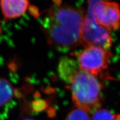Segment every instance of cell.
<instances>
[{
	"instance_id": "obj_1",
	"label": "cell",
	"mask_w": 120,
	"mask_h": 120,
	"mask_svg": "<svg viewBox=\"0 0 120 120\" xmlns=\"http://www.w3.org/2000/svg\"><path fill=\"white\" fill-rule=\"evenodd\" d=\"M84 19L83 10L72 6H53L49 9L43 22L49 45L61 51H67L82 45Z\"/></svg>"
},
{
	"instance_id": "obj_2",
	"label": "cell",
	"mask_w": 120,
	"mask_h": 120,
	"mask_svg": "<svg viewBox=\"0 0 120 120\" xmlns=\"http://www.w3.org/2000/svg\"><path fill=\"white\" fill-rule=\"evenodd\" d=\"M73 103L87 112H94L101 106L102 84L95 76L79 70L70 81Z\"/></svg>"
},
{
	"instance_id": "obj_3",
	"label": "cell",
	"mask_w": 120,
	"mask_h": 120,
	"mask_svg": "<svg viewBox=\"0 0 120 120\" xmlns=\"http://www.w3.org/2000/svg\"><path fill=\"white\" fill-rule=\"evenodd\" d=\"M111 52L96 46H88L77 55L79 68L94 76H98L108 67Z\"/></svg>"
},
{
	"instance_id": "obj_4",
	"label": "cell",
	"mask_w": 120,
	"mask_h": 120,
	"mask_svg": "<svg viewBox=\"0 0 120 120\" xmlns=\"http://www.w3.org/2000/svg\"><path fill=\"white\" fill-rule=\"evenodd\" d=\"M81 41L85 47L96 46L107 49L111 46L112 39L109 30L98 25L94 19L85 17L81 31Z\"/></svg>"
},
{
	"instance_id": "obj_5",
	"label": "cell",
	"mask_w": 120,
	"mask_h": 120,
	"mask_svg": "<svg viewBox=\"0 0 120 120\" xmlns=\"http://www.w3.org/2000/svg\"><path fill=\"white\" fill-rule=\"evenodd\" d=\"M94 20L109 31H116L120 26V9L118 4L100 1L92 9Z\"/></svg>"
},
{
	"instance_id": "obj_6",
	"label": "cell",
	"mask_w": 120,
	"mask_h": 120,
	"mask_svg": "<svg viewBox=\"0 0 120 120\" xmlns=\"http://www.w3.org/2000/svg\"><path fill=\"white\" fill-rule=\"evenodd\" d=\"M29 5L28 0H1L0 6L4 17L18 18L26 12Z\"/></svg>"
},
{
	"instance_id": "obj_7",
	"label": "cell",
	"mask_w": 120,
	"mask_h": 120,
	"mask_svg": "<svg viewBox=\"0 0 120 120\" xmlns=\"http://www.w3.org/2000/svg\"><path fill=\"white\" fill-rule=\"evenodd\" d=\"M79 70L78 63L68 57L62 58L58 67V71L60 77L68 83H70L72 78Z\"/></svg>"
},
{
	"instance_id": "obj_8",
	"label": "cell",
	"mask_w": 120,
	"mask_h": 120,
	"mask_svg": "<svg viewBox=\"0 0 120 120\" xmlns=\"http://www.w3.org/2000/svg\"><path fill=\"white\" fill-rule=\"evenodd\" d=\"M14 90L10 82L0 78V108L4 107L12 100Z\"/></svg>"
},
{
	"instance_id": "obj_9",
	"label": "cell",
	"mask_w": 120,
	"mask_h": 120,
	"mask_svg": "<svg viewBox=\"0 0 120 120\" xmlns=\"http://www.w3.org/2000/svg\"><path fill=\"white\" fill-rule=\"evenodd\" d=\"M65 120H91V118L88 112L77 107L69 112Z\"/></svg>"
},
{
	"instance_id": "obj_10",
	"label": "cell",
	"mask_w": 120,
	"mask_h": 120,
	"mask_svg": "<svg viewBox=\"0 0 120 120\" xmlns=\"http://www.w3.org/2000/svg\"><path fill=\"white\" fill-rule=\"evenodd\" d=\"M116 115L106 109H98L93 113L91 120H115Z\"/></svg>"
},
{
	"instance_id": "obj_11",
	"label": "cell",
	"mask_w": 120,
	"mask_h": 120,
	"mask_svg": "<svg viewBox=\"0 0 120 120\" xmlns=\"http://www.w3.org/2000/svg\"><path fill=\"white\" fill-rule=\"evenodd\" d=\"M48 107V103L45 100L42 99L34 100L31 103V109L35 112L43 111Z\"/></svg>"
},
{
	"instance_id": "obj_12",
	"label": "cell",
	"mask_w": 120,
	"mask_h": 120,
	"mask_svg": "<svg viewBox=\"0 0 120 120\" xmlns=\"http://www.w3.org/2000/svg\"><path fill=\"white\" fill-rule=\"evenodd\" d=\"M30 10H31V13H32L33 15H34V16H36V17L39 15L38 12V9H36L35 7H30Z\"/></svg>"
},
{
	"instance_id": "obj_13",
	"label": "cell",
	"mask_w": 120,
	"mask_h": 120,
	"mask_svg": "<svg viewBox=\"0 0 120 120\" xmlns=\"http://www.w3.org/2000/svg\"><path fill=\"white\" fill-rule=\"evenodd\" d=\"M115 120H120V114L116 115V118H115Z\"/></svg>"
},
{
	"instance_id": "obj_14",
	"label": "cell",
	"mask_w": 120,
	"mask_h": 120,
	"mask_svg": "<svg viewBox=\"0 0 120 120\" xmlns=\"http://www.w3.org/2000/svg\"><path fill=\"white\" fill-rule=\"evenodd\" d=\"M22 120H33V119H31V118H25V119H23Z\"/></svg>"
}]
</instances>
